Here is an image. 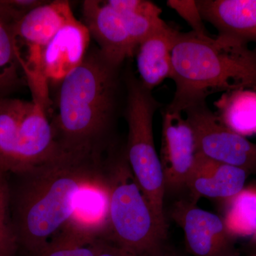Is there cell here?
I'll list each match as a JSON object with an SVG mask.
<instances>
[{"label":"cell","instance_id":"obj_1","mask_svg":"<svg viewBox=\"0 0 256 256\" xmlns=\"http://www.w3.org/2000/svg\"><path fill=\"white\" fill-rule=\"evenodd\" d=\"M102 156L62 154L8 178L18 248L36 256L73 214L80 192L106 171Z\"/></svg>","mask_w":256,"mask_h":256},{"label":"cell","instance_id":"obj_2","mask_svg":"<svg viewBox=\"0 0 256 256\" xmlns=\"http://www.w3.org/2000/svg\"><path fill=\"white\" fill-rule=\"evenodd\" d=\"M119 68L94 48L60 82L50 124L62 154L102 156L117 108Z\"/></svg>","mask_w":256,"mask_h":256},{"label":"cell","instance_id":"obj_3","mask_svg":"<svg viewBox=\"0 0 256 256\" xmlns=\"http://www.w3.org/2000/svg\"><path fill=\"white\" fill-rule=\"evenodd\" d=\"M172 62L175 92L168 110L183 112L216 92L256 90V46L180 32Z\"/></svg>","mask_w":256,"mask_h":256},{"label":"cell","instance_id":"obj_4","mask_svg":"<svg viewBox=\"0 0 256 256\" xmlns=\"http://www.w3.org/2000/svg\"><path fill=\"white\" fill-rule=\"evenodd\" d=\"M110 195L109 222L104 238L139 256H163L170 250L149 203L137 182L126 152L106 160Z\"/></svg>","mask_w":256,"mask_h":256},{"label":"cell","instance_id":"obj_5","mask_svg":"<svg viewBox=\"0 0 256 256\" xmlns=\"http://www.w3.org/2000/svg\"><path fill=\"white\" fill-rule=\"evenodd\" d=\"M126 101L128 134L126 154L128 164L160 228L168 234L164 212V175L153 132V120L160 104L151 90L133 76L127 82Z\"/></svg>","mask_w":256,"mask_h":256},{"label":"cell","instance_id":"obj_6","mask_svg":"<svg viewBox=\"0 0 256 256\" xmlns=\"http://www.w3.org/2000/svg\"><path fill=\"white\" fill-rule=\"evenodd\" d=\"M60 154L41 104L0 98V170L23 172Z\"/></svg>","mask_w":256,"mask_h":256},{"label":"cell","instance_id":"obj_7","mask_svg":"<svg viewBox=\"0 0 256 256\" xmlns=\"http://www.w3.org/2000/svg\"><path fill=\"white\" fill-rule=\"evenodd\" d=\"M183 114L193 130L196 153L248 174L256 172V143L226 127L206 101L190 106Z\"/></svg>","mask_w":256,"mask_h":256},{"label":"cell","instance_id":"obj_8","mask_svg":"<svg viewBox=\"0 0 256 256\" xmlns=\"http://www.w3.org/2000/svg\"><path fill=\"white\" fill-rule=\"evenodd\" d=\"M170 215L183 229L192 256H242L223 218L197 206L192 200L176 202Z\"/></svg>","mask_w":256,"mask_h":256},{"label":"cell","instance_id":"obj_9","mask_svg":"<svg viewBox=\"0 0 256 256\" xmlns=\"http://www.w3.org/2000/svg\"><path fill=\"white\" fill-rule=\"evenodd\" d=\"M196 156L194 134L186 116L165 108L160 156L165 190L178 192L186 188Z\"/></svg>","mask_w":256,"mask_h":256},{"label":"cell","instance_id":"obj_10","mask_svg":"<svg viewBox=\"0 0 256 256\" xmlns=\"http://www.w3.org/2000/svg\"><path fill=\"white\" fill-rule=\"evenodd\" d=\"M76 18L67 1L45 2L25 14L13 26L16 43L22 42L26 54L20 56L30 66L41 64L44 48L60 28Z\"/></svg>","mask_w":256,"mask_h":256},{"label":"cell","instance_id":"obj_11","mask_svg":"<svg viewBox=\"0 0 256 256\" xmlns=\"http://www.w3.org/2000/svg\"><path fill=\"white\" fill-rule=\"evenodd\" d=\"M82 13L84 25L108 62L120 68L134 55V48L122 18L106 1L86 0Z\"/></svg>","mask_w":256,"mask_h":256},{"label":"cell","instance_id":"obj_12","mask_svg":"<svg viewBox=\"0 0 256 256\" xmlns=\"http://www.w3.org/2000/svg\"><path fill=\"white\" fill-rule=\"evenodd\" d=\"M90 35L84 24L78 20L60 28L41 56V72L48 82H60L78 68L88 52Z\"/></svg>","mask_w":256,"mask_h":256},{"label":"cell","instance_id":"obj_13","mask_svg":"<svg viewBox=\"0 0 256 256\" xmlns=\"http://www.w3.org/2000/svg\"><path fill=\"white\" fill-rule=\"evenodd\" d=\"M109 205L110 195L105 171L101 178L82 190L73 214L60 232L84 240L105 238L108 226Z\"/></svg>","mask_w":256,"mask_h":256},{"label":"cell","instance_id":"obj_14","mask_svg":"<svg viewBox=\"0 0 256 256\" xmlns=\"http://www.w3.org/2000/svg\"><path fill=\"white\" fill-rule=\"evenodd\" d=\"M204 21L218 31L217 36L256 46V0L196 1Z\"/></svg>","mask_w":256,"mask_h":256},{"label":"cell","instance_id":"obj_15","mask_svg":"<svg viewBox=\"0 0 256 256\" xmlns=\"http://www.w3.org/2000/svg\"><path fill=\"white\" fill-rule=\"evenodd\" d=\"M248 174L242 168L196 153L186 188L195 203L201 197L230 200L244 190Z\"/></svg>","mask_w":256,"mask_h":256},{"label":"cell","instance_id":"obj_16","mask_svg":"<svg viewBox=\"0 0 256 256\" xmlns=\"http://www.w3.org/2000/svg\"><path fill=\"white\" fill-rule=\"evenodd\" d=\"M178 32L165 22L136 47L134 55L140 82L151 92L166 79L171 78L172 56Z\"/></svg>","mask_w":256,"mask_h":256},{"label":"cell","instance_id":"obj_17","mask_svg":"<svg viewBox=\"0 0 256 256\" xmlns=\"http://www.w3.org/2000/svg\"><path fill=\"white\" fill-rule=\"evenodd\" d=\"M218 119L242 137L256 134V90L239 89L222 94L214 102Z\"/></svg>","mask_w":256,"mask_h":256},{"label":"cell","instance_id":"obj_18","mask_svg":"<svg viewBox=\"0 0 256 256\" xmlns=\"http://www.w3.org/2000/svg\"><path fill=\"white\" fill-rule=\"evenodd\" d=\"M118 13L127 30L134 50L138 45L165 23L162 10L146 0H109L106 1Z\"/></svg>","mask_w":256,"mask_h":256},{"label":"cell","instance_id":"obj_19","mask_svg":"<svg viewBox=\"0 0 256 256\" xmlns=\"http://www.w3.org/2000/svg\"><path fill=\"white\" fill-rule=\"evenodd\" d=\"M224 220L234 237L256 235V186L244 188L230 198Z\"/></svg>","mask_w":256,"mask_h":256},{"label":"cell","instance_id":"obj_20","mask_svg":"<svg viewBox=\"0 0 256 256\" xmlns=\"http://www.w3.org/2000/svg\"><path fill=\"white\" fill-rule=\"evenodd\" d=\"M20 68L13 26L0 20V95L20 85Z\"/></svg>","mask_w":256,"mask_h":256},{"label":"cell","instance_id":"obj_21","mask_svg":"<svg viewBox=\"0 0 256 256\" xmlns=\"http://www.w3.org/2000/svg\"><path fill=\"white\" fill-rule=\"evenodd\" d=\"M102 239L82 240L58 232L36 256H97Z\"/></svg>","mask_w":256,"mask_h":256},{"label":"cell","instance_id":"obj_22","mask_svg":"<svg viewBox=\"0 0 256 256\" xmlns=\"http://www.w3.org/2000/svg\"><path fill=\"white\" fill-rule=\"evenodd\" d=\"M18 249L10 214L8 174L0 170V256H15Z\"/></svg>","mask_w":256,"mask_h":256},{"label":"cell","instance_id":"obj_23","mask_svg":"<svg viewBox=\"0 0 256 256\" xmlns=\"http://www.w3.org/2000/svg\"><path fill=\"white\" fill-rule=\"evenodd\" d=\"M166 4L191 26L192 32L201 36H210L202 18L196 1L193 0H168Z\"/></svg>","mask_w":256,"mask_h":256},{"label":"cell","instance_id":"obj_24","mask_svg":"<svg viewBox=\"0 0 256 256\" xmlns=\"http://www.w3.org/2000/svg\"><path fill=\"white\" fill-rule=\"evenodd\" d=\"M44 2L38 0H0V20L14 26L28 12Z\"/></svg>","mask_w":256,"mask_h":256},{"label":"cell","instance_id":"obj_25","mask_svg":"<svg viewBox=\"0 0 256 256\" xmlns=\"http://www.w3.org/2000/svg\"><path fill=\"white\" fill-rule=\"evenodd\" d=\"M97 256H139L126 250L116 244L102 238L100 242V249Z\"/></svg>","mask_w":256,"mask_h":256},{"label":"cell","instance_id":"obj_26","mask_svg":"<svg viewBox=\"0 0 256 256\" xmlns=\"http://www.w3.org/2000/svg\"><path fill=\"white\" fill-rule=\"evenodd\" d=\"M252 242V246H254V250H252V252L248 256H256V235L254 236Z\"/></svg>","mask_w":256,"mask_h":256},{"label":"cell","instance_id":"obj_27","mask_svg":"<svg viewBox=\"0 0 256 256\" xmlns=\"http://www.w3.org/2000/svg\"><path fill=\"white\" fill-rule=\"evenodd\" d=\"M163 256H178L176 255V254H175V252H172L171 250H168V252H166V254H164Z\"/></svg>","mask_w":256,"mask_h":256},{"label":"cell","instance_id":"obj_28","mask_svg":"<svg viewBox=\"0 0 256 256\" xmlns=\"http://www.w3.org/2000/svg\"></svg>","mask_w":256,"mask_h":256}]
</instances>
